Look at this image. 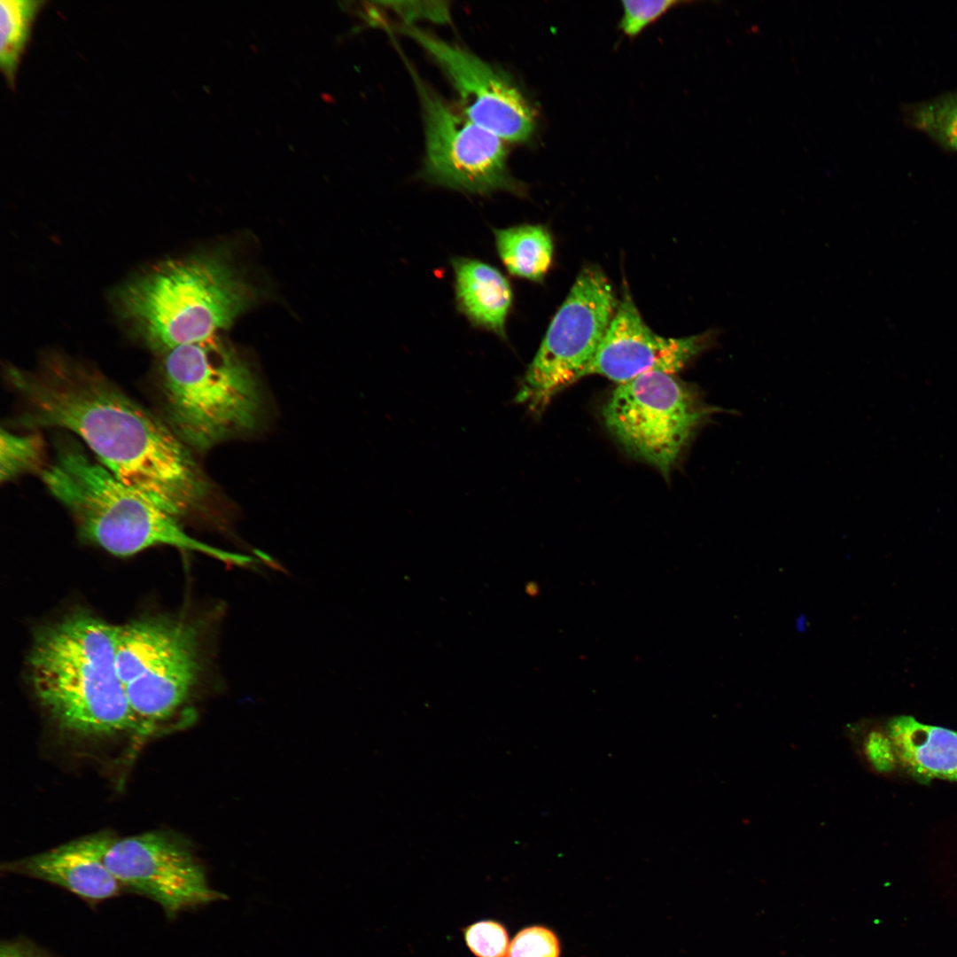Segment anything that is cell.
I'll return each instance as SVG.
<instances>
[{
	"instance_id": "6da1fadb",
	"label": "cell",
	"mask_w": 957,
	"mask_h": 957,
	"mask_svg": "<svg viewBox=\"0 0 957 957\" xmlns=\"http://www.w3.org/2000/svg\"><path fill=\"white\" fill-rule=\"evenodd\" d=\"M5 376L23 404L19 425L77 435L118 479L180 521L204 509L212 485L192 451L101 371L51 354Z\"/></svg>"
},
{
	"instance_id": "7a4b0ae2",
	"label": "cell",
	"mask_w": 957,
	"mask_h": 957,
	"mask_svg": "<svg viewBox=\"0 0 957 957\" xmlns=\"http://www.w3.org/2000/svg\"><path fill=\"white\" fill-rule=\"evenodd\" d=\"M117 626L76 611L43 626L28 655L29 683L51 722L83 739L136 731L116 667Z\"/></svg>"
},
{
	"instance_id": "3957f363",
	"label": "cell",
	"mask_w": 957,
	"mask_h": 957,
	"mask_svg": "<svg viewBox=\"0 0 957 957\" xmlns=\"http://www.w3.org/2000/svg\"><path fill=\"white\" fill-rule=\"evenodd\" d=\"M254 291L221 253L162 261L122 285L118 311L147 347L161 354L229 329Z\"/></svg>"
},
{
	"instance_id": "277c9868",
	"label": "cell",
	"mask_w": 957,
	"mask_h": 957,
	"mask_svg": "<svg viewBox=\"0 0 957 957\" xmlns=\"http://www.w3.org/2000/svg\"><path fill=\"white\" fill-rule=\"evenodd\" d=\"M49 492L70 513L80 536L118 556L158 546L196 551L229 565L250 556L228 552L188 534L179 519L128 487L75 441L61 442L40 473Z\"/></svg>"
},
{
	"instance_id": "5b68a950",
	"label": "cell",
	"mask_w": 957,
	"mask_h": 957,
	"mask_svg": "<svg viewBox=\"0 0 957 957\" xmlns=\"http://www.w3.org/2000/svg\"><path fill=\"white\" fill-rule=\"evenodd\" d=\"M161 418L193 452L253 432L264 414L261 384L248 362L215 336L160 354Z\"/></svg>"
},
{
	"instance_id": "8992f818",
	"label": "cell",
	"mask_w": 957,
	"mask_h": 957,
	"mask_svg": "<svg viewBox=\"0 0 957 957\" xmlns=\"http://www.w3.org/2000/svg\"><path fill=\"white\" fill-rule=\"evenodd\" d=\"M224 605L198 616L145 617L117 626L116 667L138 732L184 709L210 678Z\"/></svg>"
},
{
	"instance_id": "52a82bcc",
	"label": "cell",
	"mask_w": 957,
	"mask_h": 957,
	"mask_svg": "<svg viewBox=\"0 0 957 957\" xmlns=\"http://www.w3.org/2000/svg\"><path fill=\"white\" fill-rule=\"evenodd\" d=\"M721 411L673 374L651 371L618 385L602 414L609 432L630 455L666 478L696 431Z\"/></svg>"
},
{
	"instance_id": "ba28073f",
	"label": "cell",
	"mask_w": 957,
	"mask_h": 957,
	"mask_svg": "<svg viewBox=\"0 0 957 957\" xmlns=\"http://www.w3.org/2000/svg\"><path fill=\"white\" fill-rule=\"evenodd\" d=\"M618 304L601 268H584L551 321L515 401L540 416L556 394L583 377Z\"/></svg>"
},
{
	"instance_id": "9c48e42d",
	"label": "cell",
	"mask_w": 957,
	"mask_h": 957,
	"mask_svg": "<svg viewBox=\"0 0 957 957\" xmlns=\"http://www.w3.org/2000/svg\"><path fill=\"white\" fill-rule=\"evenodd\" d=\"M405 63L422 108L425 180L471 194L504 191L524 195V184L508 168L502 139L458 113L424 82L408 60Z\"/></svg>"
},
{
	"instance_id": "30bf717a",
	"label": "cell",
	"mask_w": 957,
	"mask_h": 957,
	"mask_svg": "<svg viewBox=\"0 0 957 957\" xmlns=\"http://www.w3.org/2000/svg\"><path fill=\"white\" fill-rule=\"evenodd\" d=\"M104 862L121 886L157 903L169 919L224 899L186 844L163 831L116 838Z\"/></svg>"
},
{
	"instance_id": "8fae6325",
	"label": "cell",
	"mask_w": 957,
	"mask_h": 957,
	"mask_svg": "<svg viewBox=\"0 0 957 957\" xmlns=\"http://www.w3.org/2000/svg\"><path fill=\"white\" fill-rule=\"evenodd\" d=\"M400 31L419 44L454 87L463 114L503 141L525 142L535 129L531 105L502 71L471 51L415 26Z\"/></svg>"
},
{
	"instance_id": "7c38bea8",
	"label": "cell",
	"mask_w": 957,
	"mask_h": 957,
	"mask_svg": "<svg viewBox=\"0 0 957 957\" xmlns=\"http://www.w3.org/2000/svg\"><path fill=\"white\" fill-rule=\"evenodd\" d=\"M716 337L712 331L679 338L657 335L626 292L583 377L600 375L619 385L651 371L674 374L707 350Z\"/></svg>"
},
{
	"instance_id": "4fadbf2b",
	"label": "cell",
	"mask_w": 957,
	"mask_h": 957,
	"mask_svg": "<svg viewBox=\"0 0 957 957\" xmlns=\"http://www.w3.org/2000/svg\"><path fill=\"white\" fill-rule=\"evenodd\" d=\"M114 839L109 832H98L10 861L3 869L59 886L89 903H98L123 890L104 862Z\"/></svg>"
},
{
	"instance_id": "5bb4252c",
	"label": "cell",
	"mask_w": 957,
	"mask_h": 957,
	"mask_svg": "<svg viewBox=\"0 0 957 957\" xmlns=\"http://www.w3.org/2000/svg\"><path fill=\"white\" fill-rule=\"evenodd\" d=\"M880 774L901 769L921 781L957 782V731L897 716L881 726Z\"/></svg>"
},
{
	"instance_id": "9a60e30c",
	"label": "cell",
	"mask_w": 957,
	"mask_h": 957,
	"mask_svg": "<svg viewBox=\"0 0 957 957\" xmlns=\"http://www.w3.org/2000/svg\"><path fill=\"white\" fill-rule=\"evenodd\" d=\"M456 307L474 327L506 339L513 304L509 279L494 266L470 257H453Z\"/></svg>"
},
{
	"instance_id": "2e32d148",
	"label": "cell",
	"mask_w": 957,
	"mask_h": 957,
	"mask_svg": "<svg viewBox=\"0 0 957 957\" xmlns=\"http://www.w3.org/2000/svg\"><path fill=\"white\" fill-rule=\"evenodd\" d=\"M497 254L513 276L541 282L550 268L552 237L542 225L520 224L493 229Z\"/></svg>"
},
{
	"instance_id": "e0dca14e",
	"label": "cell",
	"mask_w": 957,
	"mask_h": 957,
	"mask_svg": "<svg viewBox=\"0 0 957 957\" xmlns=\"http://www.w3.org/2000/svg\"><path fill=\"white\" fill-rule=\"evenodd\" d=\"M43 4L33 0H2L0 64L10 83L27 43L32 23Z\"/></svg>"
},
{
	"instance_id": "ac0fdd59",
	"label": "cell",
	"mask_w": 957,
	"mask_h": 957,
	"mask_svg": "<svg viewBox=\"0 0 957 957\" xmlns=\"http://www.w3.org/2000/svg\"><path fill=\"white\" fill-rule=\"evenodd\" d=\"M45 444L41 434L17 433L4 428L0 437V480L9 482L21 475L42 472Z\"/></svg>"
},
{
	"instance_id": "d6986e66",
	"label": "cell",
	"mask_w": 957,
	"mask_h": 957,
	"mask_svg": "<svg viewBox=\"0 0 957 957\" xmlns=\"http://www.w3.org/2000/svg\"><path fill=\"white\" fill-rule=\"evenodd\" d=\"M908 121L941 146L957 151V94L947 93L909 106Z\"/></svg>"
},
{
	"instance_id": "ffe728a7",
	"label": "cell",
	"mask_w": 957,
	"mask_h": 957,
	"mask_svg": "<svg viewBox=\"0 0 957 957\" xmlns=\"http://www.w3.org/2000/svg\"><path fill=\"white\" fill-rule=\"evenodd\" d=\"M468 949L476 957H507L510 938L506 927L499 921H477L462 929Z\"/></svg>"
},
{
	"instance_id": "44dd1931",
	"label": "cell",
	"mask_w": 957,
	"mask_h": 957,
	"mask_svg": "<svg viewBox=\"0 0 957 957\" xmlns=\"http://www.w3.org/2000/svg\"><path fill=\"white\" fill-rule=\"evenodd\" d=\"M560 943L549 928L532 925L520 930L511 939L507 957H559Z\"/></svg>"
},
{
	"instance_id": "7402d4cb",
	"label": "cell",
	"mask_w": 957,
	"mask_h": 957,
	"mask_svg": "<svg viewBox=\"0 0 957 957\" xmlns=\"http://www.w3.org/2000/svg\"><path fill=\"white\" fill-rule=\"evenodd\" d=\"M682 3L674 0L622 1L623 15L619 27L626 36L634 38L650 24Z\"/></svg>"
},
{
	"instance_id": "603a6c76",
	"label": "cell",
	"mask_w": 957,
	"mask_h": 957,
	"mask_svg": "<svg viewBox=\"0 0 957 957\" xmlns=\"http://www.w3.org/2000/svg\"><path fill=\"white\" fill-rule=\"evenodd\" d=\"M382 8L391 10L410 26L417 19H425L437 23L450 21L449 8L446 2L409 1V2H378Z\"/></svg>"
},
{
	"instance_id": "cb8c5ba5",
	"label": "cell",
	"mask_w": 957,
	"mask_h": 957,
	"mask_svg": "<svg viewBox=\"0 0 957 957\" xmlns=\"http://www.w3.org/2000/svg\"><path fill=\"white\" fill-rule=\"evenodd\" d=\"M0 957H51L27 939L17 938L3 941Z\"/></svg>"
}]
</instances>
